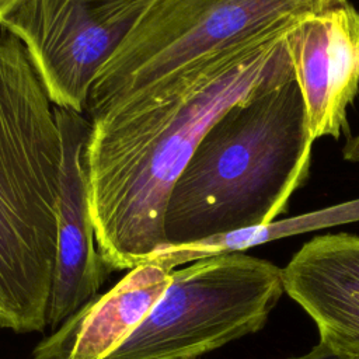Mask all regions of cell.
Masks as SVG:
<instances>
[{
  "instance_id": "6da1fadb",
  "label": "cell",
  "mask_w": 359,
  "mask_h": 359,
  "mask_svg": "<svg viewBox=\"0 0 359 359\" xmlns=\"http://www.w3.org/2000/svg\"><path fill=\"white\" fill-rule=\"evenodd\" d=\"M292 25L194 60L91 118L88 205L109 271H130L167 244L171 191L209 128L258 88L294 77Z\"/></svg>"
},
{
  "instance_id": "7a4b0ae2",
  "label": "cell",
  "mask_w": 359,
  "mask_h": 359,
  "mask_svg": "<svg viewBox=\"0 0 359 359\" xmlns=\"http://www.w3.org/2000/svg\"><path fill=\"white\" fill-rule=\"evenodd\" d=\"M313 143L294 77L234 104L205 133L171 191L167 244L273 222L304 184Z\"/></svg>"
},
{
  "instance_id": "3957f363",
  "label": "cell",
  "mask_w": 359,
  "mask_h": 359,
  "mask_svg": "<svg viewBox=\"0 0 359 359\" xmlns=\"http://www.w3.org/2000/svg\"><path fill=\"white\" fill-rule=\"evenodd\" d=\"M60 167L55 105L22 43L0 25V328L48 327Z\"/></svg>"
},
{
  "instance_id": "277c9868",
  "label": "cell",
  "mask_w": 359,
  "mask_h": 359,
  "mask_svg": "<svg viewBox=\"0 0 359 359\" xmlns=\"http://www.w3.org/2000/svg\"><path fill=\"white\" fill-rule=\"evenodd\" d=\"M348 0H150L98 72L91 119L188 63L257 41Z\"/></svg>"
},
{
  "instance_id": "5b68a950",
  "label": "cell",
  "mask_w": 359,
  "mask_h": 359,
  "mask_svg": "<svg viewBox=\"0 0 359 359\" xmlns=\"http://www.w3.org/2000/svg\"><path fill=\"white\" fill-rule=\"evenodd\" d=\"M275 264L227 252L174 269L130 337L105 359H195L259 331L283 294Z\"/></svg>"
},
{
  "instance_id": "8992f818",
  "label": "cell",
  "mask_w": 359,
  "mask_h": 359,
  "mask_svg": "<svg viewBox=\"0 0 359 359\" xmlns=\"http://www.w3.org/2000/svg\"><path fill=\"white\" fill-rule=\"evenodd\" d=\"M150 0H21L3 20L55 107L86 114L93 83Z\"/></svg>"
},
{
  "instance_id": "52a82bcc",
  "label": "cell",
  "mask_w": 359,
  "mask_h": 359,
  "mask_svg": "<svg viewBox=\"0 0 359 359\" xmlns=\"http://www.w3.org/2000/svg\"><path fill=\"white\" fill-rule=\"evenodd\" d=\"M62 137L56 255L46 324L55 331L100 294L108 273L97 243L88 205L87 143L91 119L55 107Z\"/></svg>"
},
{
  "instance_id": "ba28073f",
  "label": "cell",
  "mask_w": 359,
  "mask_h": 359,
  "mask_svg": "<svg viewBox=\"0 0 359 359\" xmlns=\"http://www.w3.org/2000/svg\"><path fill=\"white\" fill-rule=\"evenodd\" d=\"M286 46L311 137L338 139L359 91V10L346 3L299 18Z\"/></svg>"
},
{
  "instance_id": "9c48e42d",
  "label": "cell",
  "mask_w": 359,
  "mask_h": 359,
  "mask_svg": "<svg viewBox=\"0 0 359 359\" xmlns=\"http://www.w3.org/2000/svg\"><path fill=\"white\" fill-rule=\"evenodd\" d=\"M283 290L316 323L320 341L359 359V236H318L282 269Z\"/></svg>"
},
{
  "instance_id": "30bf717a",
  "label": "cell",
  "mask_w": 359,
  "mask_h": 359,
  "mask_svg": "<svg viewBox=\"0 0 359 359\" xmlns=\"http://www.w3.org/2000/svg\"><path fill=\"white\" fill-rule=\"evenodd\" d=\"M174 269L156 259L132 268L48 338L29 359H105L119 348L161 297Z\"/></svg>"
},
{
  "instance_id": "8fae6325",
  "label": "cell",
  "mask_w": 359,
  "mask_h": 359,
  "mask_svg": "<svg viewBox=\"0 0 359 359\" xmlns=\"http://www.w3.org/2000/svg\"><path fill=\"white\" fill-rule=\"evenodd\" d=\"M353 222H359V198L289 219L273 220L266 224L234 230L192 243L165 244L151 259L177 269L181 265L202 258L227 252H243L247 248L278 238Z\"/></svg>"
},
{
  "instance_id": "7c38bea8",
  "label": "cell",
  "mask_w": 359,
  "mask_h": 359,
  "mask_svg": "<svg viewBox=\"0 0 359 359\" xmlns=\"http://www.w3.org/2000/svg\"><path fill=\"white\" fill-rule=\"evenodd\" d=\"M287 359H351V358L334 351L327 344L318 341V344L316 346H313L310 352L300 355V356L287 358Z\"/></svg>"
},
{
  "instance_id": "4fadbf2b",
  "label": "cell",
  "mask_w": 359,
  "mask_h": 359,
  "mask_svg": "<svg viewBox=\"0 0 359 359\" xmlns=\"http://www.w3.org/2000/svg\"><path fill=\"white\" fill-rule=\"evenodd\" d=\"M342 156L349 163H359V133L348 137L342 147Z\"/></svg>"
},
{
  "instance_id": "5bb4252c",
  "label": "cell",
  "mask_w": 359,
  "mask_h": 359,
  "mask_svg": "<svg viewBox=\"0 0 359 359\" xmlns=\"http://www.w3.org/2000/svg\"><path fill=\"white\" fill-rule=\"evenodd\" d=\"M21 0H0V25L3 20L15 8Z\"/></svg>"
}]
</instances>
